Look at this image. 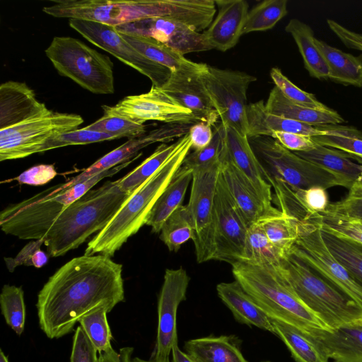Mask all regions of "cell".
<instances>
[{"mask_svg":"<svg viewBox=\"0 0 362 362\" xmlns=\"http://www.w3.org/2000/svg\"><path fill=\"white\" fill-rule=\"evenodd\" d=\"M194 228L187 206H180L164 222L160 239L171 252H177L182 245L193 238Z\"/></svg>","mask_w":362,"mask_h":362,"instance_id":"ab89813d","label":"cell"},{"mask_svg":"<svg viewBox=\"0 0 362 362\" xmlns=\"http://www.w3.org/2000/svg\"><path fill=\"white\" fill-rule=\"evenodd\" d=\"M265 362H270V361H265Z\"/></svg>","mask_w":362,"mask_h":362,"instance_id":"be15d7a7","label":"cell"},{"mask_svg":"<svg viewBox=\"0 0 362 362\" xmlns=\"http://www.w3.org/2000/svg\"><path fill=\"white\" fill-rule=\"evenodd\" d=\"M172 362H194L186 354L175 344L172 349Z\"/></svg>","mask_w":362,"mask_h":362,"instance_id":"680465c9","label":"cell"},{"mask_svg":"<svg viewBox=\"0 0 362 362\" xmlns=\"http://www.w3.org/2000/svg\"><path fill=\"white\" fill-rule=\"evenodd\" d=\"M326 211L362 221V197L347 196L341 202L329 203Z\"/></svg>","mask_w":362,"mask_h":362,"instance_id":"f5cc1de1","label":"cell"},{"mask_svg":"<svg viewBox=\"0 0 362 362\" xmlns=\"http://www.w3.org/2000/svg\"><path fill=\"white\" fill-rule=\"evenodd\" d=\"M321 235L335 258L362 284V244L322 226Z\"/></svg>","mask_w":362,"mask_h":362,"instance_id":"d590c367","label":"cell"},{"mask_svg":"<svg viewBox=\"0 0 362 362\" xmlns=\"http://www.w3.org/2000/svg\"><path fill=\"white\" fill-rule=\"evenodd\" d=\"M206 65L194 62L175 69L162 88L181 106L189 110L198 122L214 125L219 117L201 78Z\"/></svg>","mask_w":362,"mask_h":362,"instance_id":"d6986e66","label":"cell"},{"mask_svg":"<svg viewBox=\"0 0 362 362\" xmlns=\"http://www.w3.org/2000/svg\"><path fill=\"white\" fill-rule=\"evenodd\" d=\"M280 271L298 298L329 329L362 318V308L288 251Z\"/></svg>","mask_w":362,"mask_h":362,"instance_id":"52a82bcc","label":"cell"},{"mask_svg":"<svg viewBox=\"0 0 362 362\" xmlns=\"http://www.w3.org/2000/svg\"><path fill=\"white\" fill-rule=\"evenodd\" d=\"M122 265L111 257H74L56 271L37 295L36 308L40 329L59 339L91 310L106 305L112 310L124 300Z\"/></svg>","mask_w":362,"mask_h":362,"instance_id":"6da1fadb","label":"cell"},{"mask_svg":"<svg viewBox=\"0 0 362 362\" xmlns=\"http://www.w3.org/2000/svg\"><path fill=\"white\" fill-rule=\"evenodd\" d=\"M321 126L327 134L312 136L316 144L345 152L362 165V133L360 131L340 124Z\"/></svg>","mask_w":362,"mask_h":362,"instance_id":"f35d334b","label":"cell"},{"mask_svg":"<svg viewBox=\"0 0 362 362\" xmlns=\"http://www.w3.org/2000/svg\"><path fill=\"white\" fill-rule=\"evenodd\" d=\"M218 297L240 323L255 326L275 334L270 319L236 281L216 286Z\"/></svg>","mask_w":362,"mask_h":362,"instance_id":"484cf974","label":"cell"},{"mask_svg":"<svg viewBox=\"0 0 362 362\" xmlns=\"http://www.w3.org/2000/svg\"><path fill=\"white\" fill-rule=\"evenodd\" d=\"M285 30L296 43L309 74L319 80L329 79V68L316 45V38L311 27L297 18H292L286 25Z\"/></svg>","mask_w":362,"mask_h":362,"instance_id":"4dcf8cb0","label":"cell"},{"mask_svg":"<svg viewBox=\"0 0 362 362\" xmlns=\"http://www.w3.org/2000/svg\"><path fill=\"white\" fill-rule=\"evenodd\" d=\"M202 80L221 122L247 136V92L257 78L247 73L206 65Z\"/></svg>","mask_w":362,"mask_h":362,"instance_id":"7c38bea8","label":"cell"},{"mask_svg":"<svg viewBox=\"0 0 362 362\" xmlns=\"http://www.w3.org/2000/svg\"><path fill=\"white\" fill-rule=\"evenodd\" d=\"M130 195L117 180L90 189L61 213L42 239L48 255L57 257L78 247L105 228Z\"/></svg>","mask_w":362,"mask_h":362,"instance_id":"277c9868","label":"cell"},{"mask_svg":"<svg viewBox=\"0 0 362 362\" xmlns=\"http://www.w3.org/2000/svg\"><path fill=\"white\" fill-rule=\"evenodd\" d=\"M272 137L293 152L309 151L314 148L317 144L312 136L295 133L275 132Z\"/></svg>","mask_w":362,"mask_h":362,"instance_id":"816d5d0a","label":"cell"},{"mask_svg":"<svg viewBox=\"0 0 362 362\" xmlns=\"http://www.w3.org/2000/svg\"><path fill=\"white\" fill-rule=\"evenodd\" d=\"M42 244H44L42 240L30 241L24 246L15 258H5L9 272H13L17 266L21 264L33 266V257Z\"/></svg>","mask_w":362,"mask_h":362,"instance_id":"9f6ffc18","label":"cell"},{"mask_svg":"<svg viewBox=\"0 0 362 362\" xmlns=\"http://www.w3.org/2000/svg\"><path fill=\"white\" fill-rule=\"evenodd\" d=\"M266 110L274 115L313 126L339 124L345 121L335 110H317L295 104L274 86L265 103Z\"/></svg>","mask_w":362,"mask_h":362,"instance_id":"f1b7e54d","label":"cell"},{"mask_svg":"<svg viewBox=\"0 0 362 362\" xmlns=\"http://www.w3.org/2000/svg\"><path fill=\"white\" fill-rule=\"evenodd\" d=\"M119 139L118 136L87 129L85 127L62 133L48 139L39 153L71 145H83Z\"/></svg>","mask_w":362,"mask_h":362,"instance_id":"7dc6e473","label":"cell"},{"mask_svg":"<svg viewBox=\"0 0 362 362\" xmlns=\"http://www.w3.org/2000/svg\"><path fill=\"white\" fill-rule=\"evenodd\" d=\"M193 170L182 165L154 204L146 225L153 233H160L165 220L182 204Z\"/></svg>","mask_w":362,"mask_h":362,"instance_id":"f546056e","label":"cell"},{"mask_svg":"<svg viewBox=\"0 0 362 362\" xmlns=\"http://www.w3.org/2000/svg\"><path fill=\"white\" fill-rule=\"evenodd\" d=\"M111 310L106 305L98 306L87 313L78 322L99 354L113 349L107 319V314Z\"/></svg>","mask_w":362,"mask_h":362,"instance_id":"b9f144b4","label":"cell"},{"mask_svg":"<svg viewBox=\"0 0 362 362\" xmlns=\"http://www.w3.org/2000/svg\"><path fill=\"white\" fill-rule=\"evenodd\" d=\"M225 127L224 143L232 162L254 189L257 197L269 211L272 206V186L264 177V170L255 153L247 136L235 129Z\"/></svg>","mask_w":362,"mask_h":362,"instance_id":"ffe728a7","label":"cell"},{"mask_svg":"<svg viewBox=\"0 0 362 362\" xmlns=\"http://www.w3.org/2000/svg\"><path fill=\"white\" fill-rule=\"evenodd\" d=\"M185 354L194 362H248L233 336H209L187 341Z\"/></svg>","mask_w":362,"mask_h":362,"instance_id":"83f0119b","label":"cell"},{"mask_svg":"<svg viewBox=\"0 0 362 362\" xmlns=\"http://www.w3.org/2000/svg\"><path fill=\"white\" fill-rule=\"evenodd\" d=\"M327 23L330 30L347 47L362 51V35L346 28L334 20L327 19Z\"/></svg>","mask_w":362,"mask_h":362,"instance_id":"6f0895ef","label":"cell"},{"mask_svg":"<svg viewBox=\"0 0 362 362\" xmlns=\"http://www.w3.org/2000/svg\"><path fill=\"white\" fill-rule=\"evenodd\" d=\"M214 259L233 264L244 257L249 225L231 198L219 173L214 202Z\"/></svg>","mask_w":362,"mask_h":362,"instance_id":"9a60e30c","label":"cell"},{"mask_svg":"<svg viewBox=\"0 0 362 362\" xmlns=\"http://www.w3.org/2000/svg\"><path fill=\"white\" fill-rule=\"evenodd\" d=\"M247 137L270 136L275 132H284L310 136L324 135L327 131L320 126L290 119L269 112L263 100L247 106Z\"/></svg>","mask_w":362,"mask_h":362,"instance_id":"d4e9b609","label":"cell"},{"mask_svg":"<svg viewBox=\"0 0 362 362\" xmlns=\"http://www.w3.org/2000/svg\"><path fill=\"white\" fill-rule=\"evenodd\" d=\"M294 153L329 172L339 186L348 189L362 175V165L353 162V156L341 151L317 144L311 150Z\"/></svg>","mask_w":362,"mask_h":362,"instance_id":"4316f807","label":"cell"},{"mask_svg":"<svg viewBox=\"0 0 362 362\" xmlns=\"http://www.w3.org/2000/svg\"><path fill=\"white\" fill-rule=\"evenodd\" d=\"M25 83L8 81L0 86V129L50 113Z\"/></svg>","mask_w":362,"mask_h":362,"instance_id":"44dd1931","label":"cell"},{"mask_svg":"<svg viewBox=\"0 0 362 362\" xmlns=\"http://www.w3.org/2000/svg\"><path fill=\"white\" fill-rule=\"evenodd\" d=\"M191 149L188 132L182 136L180 146L168 162L131 194L105 228L88 242L84 255L111 257L129 238L146 225L154 204Z\"/></svg>","mask_w":362,"mask_h":362,"instance_id":"3957f363","label":"cell"},{"mask_svg":"<svg viewBox=\"0 0 362 362\" xmlns=\"http://www.w3.org/2000/svg\"><path fill=\"white\" fill-rule=\"evenodd\" d=\"M287 0H265L249 11L243 35L251 32L266 31L287 15Z\"/></svg>","mask_w":362,"mask_h":362,"instance_id":"60d3db41","label":"cell"},{"mask_svg":"<svg viewBox=\"0 0 362 362\" xmlns=\"http://www.w3.org/2000/svg\"><path fill=\"white\" fill-rule=\"evenodd\" d=\"M218 14L203 32L212 49L226 52L235 47L243 35L248 14L245 0H214Z\"/></svg>","mask_w":362,"mask_h":362,"instance_id":"603a6c76","label":"cell"},{"mask_svg":"<svg viewBox=\"0 0 362 362\" xmlns=\"http://www.w3.org/2000/svg\"><path fill=\"white\" fill-rule=\"evenodd\" d=\"M357 324L362 326V318L355 321Z\"/></svg>","mask_w":362,"mask_h":362,"instance_id":"6125c7cd","label":"cell"},{"mask_svg":"<svg viewBox=\"0 0 362 362\" xmlns=\"http://www.w3.org/2000/svg\"><path fill=\"white\" fill-rule=\"evenodd\" d=\"M134 160L132 159L100 173L54 197L37 199L33 196L8 206L0 213L1 230L20 239L42 240L57 218L69 205L83 196L103 178L113 176Z\"/></svg>","mask_w":362,"mask_h":362,"instance_id":"8992f818","label":"cell"},{"mask_svg":"<svg viewBox=\"0 0 362 362\" xmlns=\"http://www.w3.org/2000/svg\"><path fill=\"white\" fill-rule=\"evenodd\" d=\"M189 134L192 141V149L201 150L207 146L212 140L213 125L208 122H199L191 126Z\"/></svg>","mask_w":362,"mask_h":362,"instance_id":"11a10c76","label":"cell"},{"mask_svg":"<svg viewBox=\"0 0 362 362\" xmlns=\"http://www.w3.org/2000/svg\"><path fill=\"white\" fill-rule=\"evenodd\" d=\"M317 220L322 226L329 230L362 244V223L360 220L335 215L326 211L319 214Z\"/></svg>","mask_w":362,"mask_h":362,"instance_id":"c3c4849f","label":"cell"},{"mask_svg":"<svg viewBox=\"0 0 362 362\" xmlns=\"http://www.w3.org/2000/svg\"><path fill=\"white\" fill-rule=\"evenodd\" d=\"M83 122L79 115L52 110L48 115L0 129V160L23 158L39 153L48 139L77 129Z\"/></svg>","mask_w":362,"mask_h":362,"instance_id":"8fae6325","label":"cell"},{"mask_svg":"<svg viewBox=\"0 0 362 362\" xmlns=\"http://www.w3.org/2000/svg\"><path fill=\"white\" fill-rule=\"evenodd\" d=\"M141 54L150 60L169 68L173 71L194 62L186 59L167 45L151 37L120 33Z\"/></svg>","mask_w":362,"mask_h":362,"instance_id":"74e56055","label":"cell"},{"mask_svg":"<svg viewBox=\"0 0 362 362\" xmlns=\"http://www.w3.org/2000/svg\"><path fill=\"white\" fill-rule=\"evenodd\" d=\"M103 113V117L85 128L129 139L146 132V126L143 123L107 112Z\"/></svg>","mask_w":362,"mask_h":362,"instance_id":"ee69618b","label":"cell"},{"mask_svg":"<svg viewBox=\"0 0 362 362\" xmlns=\"http://www.w3.org/2000/svg\"><path fill=\"white\" fill-rule=\"evenodd\" d=\"M289 251L362 308V284L327 248L322 238L320 223L315 220L300 221L299 236Z\"/></svg>","mask_w":362,"mask_h":362,"instance_id":"30bf717a","label":"cell"},{"mask_svg":"<svg viewBox=\"0 0 362 362\" xmlns=\"http://www.w3.org/2000/svg\"><path fill=\"white\" fill-rule=\"evenodd\" d=\"M334 362H362V326L356 322L306 334Z\"/></svg>","mask_w":362,"mask_h":362,"instance_id":"7402d4cb","label":"cell"},{"mask_svg":"<svg viewBox=\"0 0 362 362\" xmlns=\"http://www.w3.org/2000/svg\"><path fill=\"white\" fill-rule=\"evenodd\" d=\"M221 160L193 169L189 199L186 205L194 228L192 241L197 261L214 259L216 253L214 202Z\"/></svg>","mask_w":362,"mask_h":362,"instance_id":"4fadbf2b","label":"cell"},{"mask_svg":"<svg viewBox=\"0 0 362 362\" xmlns=\"http://www.w3.org/2000/svg\"><path fill=\"white\" fill-rule=\"evenodd\" d=\"M214 135L211 143L205 148L189 152L183 165L193 169L211 165L221 160L223 149L225 127L221 122L213 125Z\"/></svg>","mask_w":362,"mask_h":362,"instance_id":"bcb514c9","label":"cell"},{"mask_svg":"<svg viewBox=\"0 0 362 362\" xmlns=\"http://www.w3.org/2000/svg\"><path fill=\"white\" fill-rule=\"evenodd\" d=\"M58 73L95 94L115 93L113 63L71 37H54L45 51Z\"/></svg>","mask_w":362,"mask_h":362,"instance_id":"ba28073f","label":"cell"},{"mask_svg":"<svg viewBox=\"0 0 362 362\" xmlns=\"http://www.w3.org/2000/svg\"><path fill=\"white\" fill-rule=\"evenodd\" d=\"M0 362H9L2 349L0 350Z\"/></svg>","mask_w":362,"mask_h":362,"instance_id":"94428289","label":"cell"},{"mask_svg":"<svg viewBox=\"0 0 362 362\" xmlns=\"http://www.w3.org/2000/svg\"><path fill=\"white\" fill-rule=\"evenodd\" d=\"M42 11L55 17L98 22L111 26L136 21L163 18L201 32L216 13L214 0H50Z\"/></svg>","mask_w":362,"mask_h":362,"instance_id":"7a4b0ae2","label":"cell"},{"mask_svg":"<svg viewBox=\"0 0 362 362\" xmlns=\"http://www.w3.org/2000/svg\"><path fill=\"white\" fill-rule=\"evenodd\" d=\"M103 112L125 117L144 124L155 120L165 124L199 122L192 112L181 106L163 88L152 86L149 91L127 95L114 106L103 105Z\"/></svg>","mask_w":362,"mask_h":362,"instance_id":"2e32d148","label":"cell"},{"mask_svg":"<svg viewBox=\"0 0 362 362\" xmlns=\"http://www.w3.org/2000/svg\"><path fill=\"white\" fill-rule=\"evenodd\" d=\"M182 142V136L175 142L160 144L154 152L123 177L117 180L119 189L132 194L159 170L175 154Z\"/></svg>","mask_w":362,"mask_h":362,"instance_id":"d6a6232c","label":"cell"},{"mask_svg":"<svg viewBox=\"0 0 362 362\" xmlns=\"http://www.w3.org/2000/svg\"><path fill=\"white\" fill-rule=\"evenodd\" d=\"M270 76L280 92L290 101L298 105L317 110H329L331 108L319 101L315 95L303 90L284 76L280 69L274 67Z\"/></svg>","mask_w":362,"mask_h":362,"instance_id":"f6af8a7d","label":"cell"},{"mask_svg":"<svg viewBox=\"0 0 362 362\" xmlns=\"http://www.w3.org/2000/svg\"><path fill=\"white\" fill-rule=\"evenodd\" d=\"M98 362H170V358L162 360L151 355L149 359H143L134 356L133 347L125 346L119 351L113 349L108 352L100 353Z\"/></svg>","mask_w":362,"mask_h":362,"instance_id":"db71d44e","label":"cell"},{"mask_svg":"<svg viewBox=\"0 0 362 362\" xmlns=\"http://www.w3.org/2000/svg\"><path fill=\"white\" fill-rule=\"evenodd\" d=\"M272 322L277 335L296 362H328L319 347L298 328L275 320Z\"/></svg>","mask_w":362,"mask_h":362,"instance_id":"e575fe53","label":"cell"},{"mask_svg":"<svg viewBox=\"0 0 362 362\" xmlns=\"http://www.w3.org/2000/svg\"><path fill=\"white\" fill-rule=\"evenodd\" d=\"M329 68V79L347 86L362 87V56L355 57L315 39Z\"/></svg>","mask_w":362,"mask_h":362,"instance_id":"1f68e13d","label":"cell"},{"mask_svg":"<svg viewBox=\"0 0 362 362\" xmlns=\"http://www.w3.org/2000/svg\"><path fill=\"white\" fill-rule=\"evenodd\" d=\"M98 351L81 326L75 330L70 362H98Z\"/></svg>","mask_w":362,"mask_h":362,"instance_id":"681fc988","label":"cell"},{"mask_svg":"<svg viewBox=\"0 0 362 362\" xmlns=\"http://www.w3.org/2000/svg\"><path fill=\"white\" fill-rule=\"evenodd\" d=\"M248 139L265 171V179L281 180L293 190L339 186L329 172L286 148L274 138L259 136Z\"/></svg>","mask_w":362,"mask_h":362,"instance_id":"9c48e42d","label":"cell"},{"mask_svg":"<svg viewBox=\"0 0 362 362\" xmlns=\"http://www.w3.org/2000/svg\"><path fill=\"white\" fill-rule=\"evenodd\" d=\"M257 223L271 243L285 254L295 245L299 236L300 221L279 209L264 215Z\"/></svg>","mask_w":362,"mask_h":362,"instance_id":"836d02e7","label":"cell"},{"mask_svg":"<svg viewBox=\"0 0 362 362\" xmlns=\"http://www.w3.org/2000/svg\"><path fill=\"white\" fill-rule=\"evenodd\" d=\"M350 197H362V175L356 181L349 189Z\"/></svg>","mask_w":362,"mask_h":362,"instance_id":"91938a15","label":"cell"},{"mask_svg":"<svg viewBox=\"0 0 362 362\" xmlns=\"http://www.w3.org/2000/svg\"><path fill=\"white\" fill-rule=\"evenodd\" d=\"M0 307L6 324L18 335H21L25 322V305L21 287L4 285L0 295Z\"/></svg>","mask_w":362,"mask_h":362,"instance_id":"7bdbcfd3","label":"cell"},{"mask_svg":"<svg viewBox=\"0 0 362 362\" xmlns=\"http://www.w3.org/2000/svg\"><path fill=\"white\" fill-rule=\"evenodd\" d=\"M285 255L271 243L257 222L249 226L243 262L279 267Z\"/></svg>","mask_w":362,"mask_h":362,"instance_id":"8d00e7d4","label":"cell"},{"mask_svg":"<svg viewBox=\"0 0 362 362\" xmlns=\"http://www.w3.org/2000/svg\"><path fill=\"white\" fill-rule=\"evenodd\" d=\"M56 175L57 171L53 165L40 164L28 169L14 180L21 184L42 185L49 182Z\"/></svg>","mask_w":362,"mask_h":362,"instance_id":"f907efd6","label":"cell"},{"mask_svg":"<svg viewBox=\"0 0 362 362\" xmlns=\"http://www.w3.org/2000/svg\"><path fill=\"white\" fill-rule=\"evenodd\" d=\"M69 26L86 40L111 54L148 78L152 86L163 88L173 71L141 54L122 37L116 27L81 19H69Z\"/></svg>","mask_w":362,"mask_h":362,"instance_id":"5bb4252c","label":"cell"},{"mask_svg":"<svg viewBox=\"0 0 362 362\" xmlns=\"http://www.w3.org/2000/svg\"><path fill=\"white\" fill-rule=\"evenodd\" d=\"M190 278L182 267L165 269L158 301V328L153 356L170 358L172 349L178 343L177 312L180 303L186 299Z\"/></svg>","mask_w":362,"mask_h":362,"instance_id":"e0dca14e","label":"cell"},{"mask_svg":"<svg viewBox=\"0 0 362 362\" xmlns=\"http://www.w3.org/2000/svg\"><path fill=\"white\" fill-rule=\"evenodd\" d=\"M231 265L235 280L270 319L289 324L306 334L328 328L298 298L280 267L243 261Z\"/></svg>","mask_w":362,"mask_h":362,"instance_id":"5b68a950","label":"cell"},{"mask_svg":"<svg viewBox=\"0 0 362 362\" xmlns=\"http://www.w3.org/2000/svg\"><path fill=\"white\" fill-rule=\"evenodd\" d=\"M116 28L120 33L156 40L182 56L212 49L203 32L174 20L151 18L121 25Z\"/></svg>","mask_w":362,"mask_h":362,"instance_id":"ac0fdd59","label":"cell"},{"mask_svg":"<svg viewBox=\"0 0 362 362\" xmlns=\"http://www.w3.org/2000/svg\"><path fill=\"white\" fill-rule=\"evenodd\" d=\"M220 173L231 198L249 226L264 215L278 210L276 209L269 211L266 209L250 185L232 162L224 141L221 155Z\"/></svg>","mask_w":362,"mask_h":362,"instance_id":"cb8c5ba5","label":"cell"}]
</instances>
